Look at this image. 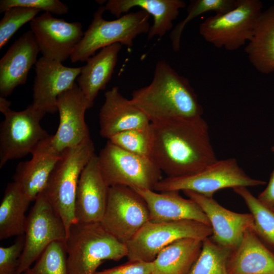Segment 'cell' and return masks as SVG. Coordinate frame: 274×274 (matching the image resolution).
I'll list each match as a JSON object with an SVG mask.
<instances>
[{
    "instance_id": "obj_35",
    "label": "cell",
    "mask_w": 274,
    "mask_h": 274,
    "mask_svg": "<svg viewBox=\"0 0 274 274\" xmlns=\"http://www.w3.org/2000/svg\"><path fill=\"white\" fill-rule=\"evenodd\" d=\"M24 241L23 234L18 236L12 245L0 247V274H16Z\"/></svg>"
},
{
    "instance_id": "obj_6",
    "label": "cell",
    "mask_w": 274,
    "mask_h": 274,
    "mask_svg": "<svg viewBox=\"0 0 274 274\" xmlns=\"http://www.w3.org/2000/svg\"><path fill=\"white\" fill-rule=\"evenodd\" d=\"M11 102L0 96L5 118L0 125V168L10 160L31 154L49 135L41 126L45 113L31 104L21 111L11 109Z\"/></svg>"
},
{
    "instance_id": "obj_5",
    "label": "cell",
    "mask_w": 274,
    "mask_h": 274,
    "mask_svg": "<svg viewBox=\"0 0 274 274\" xmlns=\"http://www.w3.org/2000/svg\"><path fill=\"white\" fill-rule=\"evenodd\" d=\"M105 11V6H101L94 13L91 24L70 56L73 63L86 61L97 50L115 43L131 47L138 36L149 30L150 14L144 10L126 13L112 21L102 18Z\"/></svg>"
},
{
    "instance_id": "obj_11",
    "label": "cell",
    "mask_w": 274,
    "mask_h": 274,
    "mask_svg": "<svg viewBox=\"0 0 274 274\" xmlns=\"http://www.w3.org/2000/svg\"><path fill=\"white\" fill-rule=\"evenodd\" d=\"M24 246L16 274H22L55 241H65L67 233L61 217L42 193L27 216Z\"/></svg>"
},
{
    "instance_id": "obj_4",
    "label": "cell",
    "mask_w": 274,
    "mask_h": 274,
    "mask_svg": "<svg viewBox=\"0 0 274 274\" xmlns=\"http://www.w3.org/2000/svg\"><path fill=\"white\" fill-rule=\"evenodd\" d=\"M95 154L91 138L64 150L42 192L61 217L67 234L70 227L77 222L75 206L81 174Z\"/></svg>"
},
{
    "instance_id": "obj_1",
    "label": "cell",
    "mask_w": 274,
    "mask_h": 274,
    "mask_svg": "<svg viewBox=\"0 0 274 274\" xmlns=\"http://www.w3.org/2000/svg\"><path fill=\"white\" fill-rule=\"evenodd\" d=\"M152 159L166 177L197 173L217 160L201 117L151 123Z\"/></svg>"
},
{
    "instance_id": "obj_28",
    "label": "cell",
    "mask_w": 274,
    "mask_h": 274,
    "mask_svg": "<svg viewBox=\"0 0 274 274\" xmlns=\"http://www.w3.org/2000/svg\"><path fill=\"white\" fill-rule=\"evenodd\" d=\"M232 251L214 242L202 241L201 252L187 274H229L227 262Z\"/></svg>"
},
{
    "instance_id": "obj_15",
    "label": "cell",
    "mask_w": 274,
    "mask_h": 274,
    "mask_svg": "<svg viewBox=\"0 0 274 274\" xmlns=\"http://www.w3.org/2000/svg\"><path fill=\"white\" fill-rule=\"evenodd\" d=\"M183 192L205 213L212 229L210 237L219 245L233 251L239 245L245 231L253 226L254 220L250 213L231 211L218 203L213 197L189 190Z\"/></svg>"
},
{
    "instance_id": "obj_14",
    "label": "cell",
    "mask_w": 274,
    "mask_h": 274,
    "mask_svg": "<svg viewBox=\"0 0 274 274\" xmlns=\"http://www.w3.org/2000/svg\"><path fill=\"white\" fill-rule=\"evenodd\" d=\"M43 57L62 62L70 58L82 38V25L68 22L44 12L29 22Z\"/></svg>"
},
{
    "instance_id": "obj_31",
    "label": "cell",
    "mask_w": 274,
    "mask_h": 274,
    "mask_svg": "<svg viewBox=\"0 0 274 274\" xmlns=\"http://www.w3.org/2000/svg\"><path fill=\"white\" fill-rule=\"evenodd\" d=\"M22 274H68L65 241L50 244L35 264Z\"/></svg>"
},
{
    "instance_id": "obj_16",
    "label": "cell",
    "mask_w": 274,
    "mask_h": 274,
    "mask_svg": "<svg viewBox=\"0 0 274 274\" xmlns=\"http://www.w3.org/2000/svg\"><path fill=\"white\" fill-rule=\"evenodd\" d=\"M81 71V67H68L62 62L40 57L35 64L32 106L45 114L57 112V97L74 86Z\"/></svg>"
},
{
    "instance_id": "obj_25",
    "label": "cell",
    "mask_w": 274,
    "mask_h": 274,
    "mask_svg": "<svg viewBox=\"0 0 274 274\" xmlns=\"http://www.w3.org/2000/svg\"><path fill=\"white\" fill-rule=\"evenodd\" d=\"M245 50L258 72L269 74L274 71V6L262 11Z\"/></svg>"
},
{
    "instance_id": "obj_23",
    "label": "cell",
    "mask_w": 274,
    "mask_h": 274,
    "mask_svg": "<svg viewBox=\"0 0 274 274\" xmlns=\"http://www.w3.org/2000/svg\"><path fill=\"white\" fill-rule=\"evenodd\" d=\"M121 47L115 43L103 48L81 67L77 85L92 107L99 91L106 88L111 79Z\"/></svg>"
},
{
    "instance_id": "obj_19",
    "label": "cell",
    "mask_w": 274,
    "mask_h": 274,
    "mask_svg": "<svg viewBox=\"0 0 274 274\" xmlns=\"http://www.w3.org/2000/svg\"><path fill=\"white\" fill-rule=\"evenodd\" d=\"M105 101L99 113V134L109 140L126 130L148 126L150 122L145 114L123 96L117 86L105 94Z\"/></svg>"
},
{
    "instance_id": "obj_37",
    "label": "cell",
    "mask_w": 274,
    "mask_h": 274,
    "mask_svg": "<svg viewBox=\"0 0 274 274\" xmlns=\"http://www.w3.org/2000/svg\"><path fill=\"white\" fill-rule=\"evenodd\" d=\"M257 198L262 204L274 211V169L267 186Z\"/></svg>"
},
{
    "instance_id": "obj_36",
    "label": "cell",
    "mask_w": 274,
    "mask_h": 274,
    "mask_svg": "<svg viewBox=\"0 0 274 274\" xmlns=\"http://www.w3.org/2000/svg\"><path fill=\"white\" fill-rule=\"evenodd\" d=\"M153 271V261H133L96 271L94 274H152Z\"/></svg>"
},
{
    "instance_id": "obj_26",
    "label": "cell",
    "mask_w": 274,
    "mask_h": 274,
    "mask_svg": "<svg viewBox=\"0 0 274 274\" xmlns=\"http://www.w3.org/2000/svg\"><path fill=\"white\" fill-rule=\"evenodd\" d=\"M202 241L193 238L177 240L161 250L153 261L152 274H187L197 259Z\"/></svg>"
},
{
    "instance_id": "obj_3",
    "label": "cell",
    "mask_w": 274,
    "mask_h": 274,
    "mask_svg": "<svg viewBox=\"0 0 274 274\" xmlns=\"http://www.w3.org/2000/svg\"><path fill=\"white\" fill-rule=\"evenodd\" d=\"M68 274H94L106 260L119 261L127 255L126 245L100 222H76L65 241Z\"/></svg>"
},
{
    "instance_id": "obj_33",
    "label": "cell",
    "mask_w": 274,
    "mask_h": 274,
    "mask_svg": "<svg viewBox=\"0 0 274 274\" xmlns=\"http://www.w3.org/2000/svg\"><path fill=\"white\" fill-rule=\"evenodd\" d=\"M40 11L16 6L7 9L0 21V49L7 44L24 24L30 22Z\"/></svg>"
},
{
    "instance_id": "obj_8",
    "label": "cell",
    "mask_w": 274,
    "mask_h": 274,
    "mask_svg": "<svg viewBox=\"0 0 274 274\" xmlns=\"http://www.w3.org/2000/svg\"><path fill=\"white\" fill-rule=\"evenodd\" d=\"M98 164L107 184L154 190L162 172L151 158L126 151L108 140L97 155Z\"/></svg>"
},
{
    "instance_id": "obj_29",
    "label": "cell",
    "mask_w": 274,
    "mask_h": 274,
    "mask_svg": "<svg viewBox=\"0 0 274 274\" xmlns=\"http://www.w3.org/2000/svg\"><path fill=\"white\" fill-rule=\"evenodd\" d=\"M244 200L254 220L253 228L257 235L274 247V211L262 204L245 187L233 189Z\"/></svg>"
},
{
    "instance_id": "obj_7",
    "label": "cell",
    "mask_w": 274,
    "mask_h": 274,
    "mask_svg": "<svg viewBox=\"0 0 274 274\" xmlns=\"http://www.w3.org/2000/svg\"><path fill=\"white\" fill-rule=\"evenodd\" d=\"M262 9L259 0H238L232 10L204 20L199 26V34L216 48L237 50L252 39Z\"/></svg>"
},
{
    "instance_id": "obj_24",
    "label": "cell",
    "mask_w": 274,
    "mask_h": 274,
    "mask_svg": "<svg viewBox=\"0 0 274 274\" xmlns=\"http://www.w3.org/2000/svg\"><path fill=\"white\" fill-rule=\"evenodd\" d=\"M31 154L30 160L18 164L13 179L32 201L43 192L60 155L51 153L40 147Z\"/></svg>"
},
{
    "instance_id": "obj_27",
    "label": "cell",
    "mask_w": 274,
    "mask_h": 274,
    "mask_svg": "<svg viewBox=\"0 0 274 274\" xmlns=\"http://www.w3.org/2000/svg\"><path fill=\"white\" fill-rule=\"evenodd\" d=\"M31 201L16 183L8 184L0 204V239L24 234Z\"/></svg>"
},
{
    "instance_id": "obj_18",
    "label": "cell",
    "mask_w": 274,
    "mask_h": 274,
    "mask_svg": "<svg viewBox=\"0 0 274 274\" xmlns=\"http://www.w3.org/2000/svg\"><path fill=\"white\" fill-rule=\"evenodd\" d=\"M40 52L36 37L28 30L18 38L0 60V94L6 98L17 86L24 84Z\"/></svg>"
},
{
    "instance_id": "obj_17",
    "label": "cell",
    "mask_w": 274,
    "mask_h": 274,
    "mask_svg": "<svg viewBox=\"0 0 274 274\" xmlns=\"http://www.w3.org/2000/svg\"><path fill=\"white\" fill-rule=\"evenodd\" d=\"M110 186L99 169L94 155L82 170L78 184L75 206L77 222H100L107 207Z\"/></svg>"
},
{
    "instance_id": "obj_30",
    "label": "cell",
    "mask_w": 274,
    "mask_h": 274,
    "mask_svg": "<svg viewBox=\"0 0 274 274\" xmlns=\"http://www.w3.org/2000/svg\"><path fill=\"white\" fill-rule=\"evenodd\" d=\"M238 0H192L187 8V15L178 23L170 33V39L174 51H178L183 31L188 22L196 17L208 12L215 14L225 13L237 5Z\"/></svg>"
},
{
    "instance_id": "obj_12",
    "label": "cell",
    "mask_w": 274,
    "mask_h": 274,
    "mask_svg": "<svg viewBox=\"0 0 274 274\" xmlns=\"http://www.w3.org/2000/svg\"><path fill=\"white\" fill-rule=\"evenodd\" d=\"M149 221V211L143 198L133 188L110 187L107 207L100 222L104 228L126 244Z\"/></svg>"
},
{
    "instance_id": "obj_13",
    "label": "cell",
    "mask_w": 274,
    "mask_h": 274,
    "mask_svg": "<svg viewBox=\"0 0 274 274\" xmlns=\"http://www.w3.org/2000/svg\"><path fill=\"white\" fill-rule=\"evenodd\" d=\"M56 107L59 115L57 130L43 142L42 146L48 152L60 155L64 150L90 138L85 113L92 106L75 83L58 96Z\"/></svg>"
},
{
    "instance_id": "obj_2",
    "label": "cell",
    "mask_w": 274,
    "mask_h": 274,
    "mask_svg": "<svg viewBox=\"0 0 274 274\" xmlns=\"http://www.w3.org/2000/svg\"><path fill=\"white\" fill-rule=\"evenodd\" d=\"M130 100L151 123L196 119L203 114L188 79L164 60L157 62L151 82L134 90Z\"/></svg>"
},
{
    "instance_id": "obj_32",
    "label": "cell",
    "mask_w": 274,
    "mask_h": 274,
    "mask_svg": "<svg viewBox=\"0 0 274 274\" xmlns=\"http://www.w3.org/2000/svg\"><path fill=\"white\" fill-rule=\"evenodd\" d=\"M108 140L126 151L152 159L153 131L151 123L146 127L121 132Z\"/></svg>"
},
{
    "instance_id": "obj_22",
    "label": "cell",
    "mask_w": 274,
    "mask_h": 274,
    "mask_svg": "<svg viewBox=\"0 0 274 274\" xmlns=\"http://www.w3.org/2000/svg\"><path fill=\"white\" fill-rule=\"evenodd\" d=\"M186 3L182 0H109L105 6L117 18L131 8L139 7L153 17V24L147 33V39L161 38L173 27V22Z\"/></svg>"
},
{
    "instance_id": "obj_9",
    "label": "cell",
    "mask_w": 274,
    "mask_h": 274,
    "mask_svg": "<svg viewBox=\"0 0 274 274\" xmlns=\"http://www.w3.org/2000/svg\"><path fill=\"white\" fill-rule=\"evenodd\" d=\"M266 182L249 176L233 158L218 160L195 174L180 177L162 179L156 184L157 192L189 190L213 197L217 191L226 188L254 187Z\"/></svg>"
},
{
    "instance_id": "obj_21",
    "label": "cell",
    "mask_w": 274,
    "mask_h": 274,
    "mask_svg": "<svg viewBox=\"0 0 274 274\" xmlns=\"http://www.w3.org/2000/svg\"><path fill=\"white\" fill-rule=\"evenodd\" d=\"M253 227L245 231L239 245L231 252L227 262L229 274H274V253Z\"/></svg>"
},
{
    "instance_id": "obj_34",
    "label": "cell",
    "mask_w": 274,
    "mask_h": 274,
    "mask_svg": "<svg viewBox=\"0 0 274 274\" xmlns=\"http://www.w3.org/2000/svg\"><path fill=\"white\" fill-rule=\"evenodd\" d=\"M16 6L35 9L52 14L62 15L68 12V7L58 0H1L0 12Z\"/></svg>"
},
{
    "instance_id": "obj_10",
    "label": "cell",
    "mask_w": 274,
    "mask_h": 274,
    "mask_svg": "<svg viewBox=\"0 0 274 274\" xmlns=\"http://www.w3.org/2000/svg\"><path fill=\"white\" fill-rule=\"evenodd\" d=\"M212 235L210 226L196 221H148L126 243V257L129 261L152 262L161 250L177 240L193 238L203 241Z\"/></svg>"
},
{
    "instance_id": "obj_20",
    "label": "cell",
    "mask_w": 274,
    "mask_h": 274,
    "mask_svg": "<svg viewBox=\"0 0 274 274\" xmlns=\"http://www.w3.org/2000/svg\"><path fill=\"white\" fill-rule=\"evenodd\" d=\"M133 189L146 201L150 222L190 220L210 226L206 215L198 204L190 198L183 197L179 191L157 192L153 190Z\"/></svg>"
},
{
    "instance_id": "obj_38",
    "label": "cell",
    "mask_w": 274,
    "mask_h": 274,
    "mask_svg": "<svg viewBox=\"0 0 274 274\" xmlns=\"http://www.w3.org/2000/svg\"><path fill=\"white\" fill-rule=\"evenodd\" d=\"M271 151L274 153V146L271 147Z\"/></svg>"
}]
</instances>
